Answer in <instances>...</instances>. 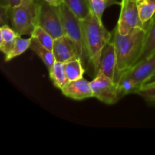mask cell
I'll list each match as a JSON object with an SVG mask.
<instances>
[{
	"mask_svg": "<svg viewBox=\"0 0 155 155\" xmlns=\"http://www.w3.org/2000/svg\"><path fill=\"white\" fill-rule=\"evenodd\" d=\"M146 28L133 29L126 35L118 32L115 27L110 40L115 46L117 54V71L114 82L117 83L123 73L128 71L138 62L143 47Z\"/></svg>",
	"mask_w": 155,
	"mask_h": 155,
	"instance_id": "cell-1",
	"label": "cell"
},
{
	"mask_svg": "<svg viewBox=\"0 0 155 155\" xmlns=\"http://www.w3.org/2000/svg\"><path fill=\"white\" fill-rule=\"evenodd\" d=\"M81 24L92 68L96 75L101 51L104 45L111 39L112 32H109L102 21H99L92 12L86 19L81 20Z\"/></svg>",
	"mask_w": 155,
	"mask_h": 155,
	"instance_id": "cell-2",
	"label": "cell"
},
{
	"mask_svg": "<svg viewBox=\"0 0 155 155\" xmlns=\"http://www.w3.org/2000/svg\"><path fill=\"white\" fill-rule=\"evenodd\" d=\"M39 0H21L14 7L9 8V22L12 28L19 36H32L38 26Z\"/></svg>",
	"mask_w": 155,
	"mask_h": 155,
	"instance_id": "cell-3",
	"label": "cell"
},
{
	"mask_svg": "<svg viewBox=\"0 0 155 155\" xmlns=\"http://www.w3.org/2000/svg\"><path fill=\"white\" fill-rule=\"evenodd\" d=\"M60 11L65 35L74 42L79 58L81 60L86 71H89L92 67V64L85 42L81 20L79 19L64 3L60 5Z\"/></svg>",
	"mask_w": 155,
	"mask_h": 155,
	"instance_id": "cell-4",
	"label": "cell"
},
{
	"mask_svg": "<svg viewBox=\"0 0 155 155\" xmlns=\"http://www.w3.org/2000/svg\"><path fill=\"white\" fill-rule=\"evenodd\" d=\"M38 26L43 28L55 39L65 35L61 16L60 6H52L44 0H39Z\"/></svg>",
	"mask_w": 155,
	"mask_h": 155,
	"instance_id": "cell-5",
	"label": "cell"
},
{
	"mask_svg": "<svg viewBox=\"0 0 155 155\" xmlns=\"http://www.w3.org/2000/svg\"><path fill=\"white\" fill-rule=\"evenodd\" d=\"M93 97L107 104L117 102L122 97L118 90L117 83L103 74H97L90 82Z\"/></svg>",
	"mask_w": 155,
	"mask_h": 155,
	"instance_id": "cell-6",
	"label": "cell"
},
{
	"mask_svg": "<svg viewBox=\"0 0 155 155\" xmlns=\"http://www.w3.org/2000/svg\"><path fill=\"white\" fill-rule=\"evenodd\" d=\"M116 27L118 32L122 35L127 34L137 27L146 28V25L142 22L139 18L137 2L135 0L121 1L120 13Z\"/></svg>",
	"mask_w": 155,
	"mask_h": 155,
	"instance_id": "cell-7",
	"label": "cell"
},
{
	"mask_svg": "<svg viewBox=\"0 0 155 155\" xmlns=\"http://www.w3.org/2000/svg\"><path fill=\"white\" fill-rule=\"evenodd\" d=\"M117 71V54L115 46L112 41L104 45L101 56L97 74H103L114 81Z\"/></svg>",
	"mask_w": 155,
	"mask_h": 155,
	"instance_id": "cell-8",
	"label": "cell"
},
{
	"mask_svg": "<svg viewBox=\"0 0 155 155\" xmlns=\"http://www.w3.org/2000/svg\"><path fill=\"white\" fill-rule=\"evenodd\" d=\"M52 52L56 61L64 64L73 59L79 58L75 45L67 35L54 39Z\"/></svg>",
	"mask_w": 155,
	"mask_h": 155,
	"instance_id": "cell-9",
	"label": "cell"
},
{
	"mask_svg": "<svg viewBox=\"0 0 155 155\" xmlns=\"http://www.w3.org/2000/svg\"><path fill=\"white\" fill-rule=\"evenodd\" d=\"M154 73L155 54L139 61L128 71L123 73L122 75H126L133 78L143 86L144 83Z\"/></svg>",
	"mask_w": 155,
	"mask_h": 155,
	"instance_id": "cell-10",
	"label": "cell"
},
{
	"mask_svg": "<svg viewBox=\"0 0 155 155\" xmlns=\"http://www.w3.org/2000/svg\"><path fill=\"white\" fill-rule=\"evenodd\" d=\"M64 96L74 100H84L93 97L90 82L84 78L69 81L61 89Z\"/></svg>",
	"mask_w": 155,
	"mask_h": 155,
	"instance_id": "cell-11",
	"label": "cell"
},
{
	"mask_svg": "<svg viewBox=\"0 0 155 155\" xmlns=\"http://www.w3.org/2000/svg\"><path fill=\"white\" fill-rule=\"evenodd\" d=\"M155 54V21H150L146 24V33L143 47L138 62ZM137 62V63H138ZM136 63V64H137Z\"/></svg>",
	"mask_w": 155,
	"mask_h": 155,
	"instance_id": "cell-12",
	"label": "cell"
},
{
	"mask_svg": "<svg viewBox=\"0 0 155 155\" xmlns=\"http://www.w3.org/2000/svg\"><path fill=\"white\" fill-rule=\"evenodd\" d=\"M0 33H1L0 49L2 52L5 55L12 49L16 42L17 38L20 36L8 24L1 26Z\"/></svg>",
	"mask_w": 155,
	"mask_h": 155,
	"instance_id": "cell-13",
	"label": "cell"
},
{
	"mask_svg": "<svg viewBox=\"0 0 155 155\" xmlns=\"http://www.w3.org/2000/svg\"><path fill=\"white\" fill-rule=\"evenodd\" d=\"M63 3L79 18L84 20L91 14L89 0H62Z\"/></svg>",
	"mask_w": 155,
	"mask_h": 155,
	"instance_id": "cell-14",
	"label": "cell"
},
{
	"mask_svg": "<svg viewBox=\"0 0 155 155\" xmlns=\"http://www.w3.org/2000/svg\"><path fill=\"white\" fill-rule=\"evenodd\" d=\"M31 44H30V49L33 50L38 56L41 58L44 64L46 66L48 70L51 69V67L55 62V58H54V54L52 51L45 48L43 45H41L35 38L32 37Z\"/></svg>",
	"mask_w": 155,
	"mask_h": 155,
	"instance_id": "cell-15",
	"label": "cell"
},
{
	"mask_svg": "<svg viewBox=\"0 0 155 155\" xmlns=\"http://www.w3.org/2000/svg\"><path fill=\"white\" fill-rule=\"evenodd\" d=\"M48 71L53 85L58 89H61L69 82L65 74L64 63L55 61L53 66L51 69L48 70Z\"/></svg>",
	"mask_w": 155,
	"mask_h": 155,
	"instance_id": "cell-16",
	"label": "cell"
},
{
	"mask_svg": "<svg viewBox=\"0 0 155 155\" xmlns=\"http://www.w3.org/2000/svg\"><path fill=\"white\" fill-rule=\"evenodd\" d=\"M65 74L68 81H74L83 78L85 73L84 67L80 58L73 59L64 64Z\"/></svg>",
	"mask_w": 155,
	"mask_h": 155,
	"instance_id": "cell-17",
	"label": "cell"
},
{
	"mask_svg": "<svg viewBox=\"0 0 155 155\" xmlns=\"http://www.w3.org/2000/svg\"><path fill=\"white\" fill-rule=\"evenodd\" d=\"M117 86L121 97L129 94H138L142 87V85L139 84L137 81L126 75L120 76L119 81L117 82Z\"/></svg>",
	"mask_w": 155,
	"mask_h": 155,
	"instance_id": "cell-18",
	"label": "cell"
},
{
	"mask_svg": "<svg viewBox=\"0 0 155 155\" xmlns=\"http://www.w3.org/2000/svg\"><path fill=\"white\" fill-rule=\"evenodd\" d=\"M137 7L140 20L146 25L155 15V0L137 2Z\"/></svg>",
	"mask_w": 155,
	"mask_h": 155,
	"instance_id": "cell-19",
	"label": "cell"
},
{
	"mask_svg": "<svg viewBox=\"0 0 155 155\" xmlns=\"http://www.w3.org/2000/svg\"><path fill=\"white\" fill-rule=\"evenodd\" d=\"M89 2L91 12L101 21H102L103 14L106 8L114 5L120 6L121 5V2L117 0H89Z\"/></svg>",
	"mask_w": 155,
	"mask_h": 155,
	"instance_id": "cell-20",
	"label": "cell"
},
{
	"mask_svg": "<svg viewBox=\"0 0 155 155\" xmlns=\"http://www.w3.org/2000/svg\"><path fill=\"white\" fill-rule=\"evenodd\" d=\"M31 41V36L29 39H23V38L21 37V36H18L17 38L16 42H15V45L12 48V49L7 54L5 55V61H9L12 59L17 57V56H19L21 54H23L24 51H26L30 48Z\"/></svg>",
	"mask_w": 155,
	"mask_h": 155,
	"instance_id": "cell-21",
	"label": "cell"
},
{
	"mask_svg": "<svg viewBox=\"0 0 155 155\" xmlns=\"http://www.w3.org/2000/svg\"><path fill=\"white\" fill-rule=\"evenodd\" d=\"M32 37L35 38L39 43L43 45L45 48L52 51L53 44L54 40L52 36L49 34L47 31H45L43 28H42L39 26H37L35 29L34 32L32 34Z\"/></svg>",
	"mask_w": 155,
	"mask_h": 155,
	"instance_id": "cell-22",
	"label": "cell"
},
{
	"mask_svg": "<svg viewBox=\"0 0 155 155\" xmlns=\"http://www.w3.org/2000/svg\"><path fill=\"white\" fill-rule=\"evenodd\" d=\"M138 94L147 102L155 104V83L143 86Z\"/></svg>",
	"mask_w": 155,
	"mask_h": 155,
	"instance_id": "cell-23",
	"label": "cell"
},
{
	"mask_svg": "<svg viewBox=\"0 0 155 155\" xmlns=\"http://www.w3.org/2000/svg\"><path fill=\"white\" fill-rule=\"evenodd\" d=\"M1 7V23L2 26L8 24L9 22V8L5 6H0Z\"/></svg>",
	"mask_w": 155,
	"mask_h": 155,
	"instance_id": "cell-24",
	"label": "cell"
},
{
	"mask_svg": "<svg viewBox=\"0 0 155 155\" xmlns=\"http://www.w3.org/2000/svg\"><path fill=\"white\" fill-rule=\"evenodd\" d=\"M21 2V0H0V6L12 8L17 5Z\"/></svg>",
	"mask_w": 155,
	"mask_h": 155,
	"instance_id": "cell-25",
	"label": "cell"
},
{
	"mask_svg": "<svg viewBox=\"0 0 155 155\" xmlns=\"http://www.w3.org/2000/svg\"><path fill=\"white\" fill-rule=\"evenodd\" d=\"M44 1L52 6H60L61 5L63 4L62 0H44Z\"/></svg>",
	"mask_w": 155,
	"mask_h": 155,
	"instance_id": "cell-26",
	"label": "cell"
},
{
	"mask_svg": "<svg viewBox=\"0 0 155 155\" xmlns=\"http://www.w3.org/2000/svg\"><path fill=\"white\" fill-rule=\"evenodd\" d=\"M152 83H155V73L154 74L151 76L144 83L143 86H145V85H149V84H152Z\"/></svg>",
	"mask_w": 155,
	"mask_h": 155,
	"instance_id": "cell-27",
	"label": "cell"
},
{
	"mask_svg": "<svg viewBox=\"0 0 155 155\" xmlns=\"http://www.w3.org/2000/svg\"><path fill=\"white\" fill-rule=\"evenodd\" d=\"M151 21H155V15H154V17H153L152 19H151Z\"/></svg>",
	"mask_w": 155,
	"mask_h": 155,
	"instance_id": "cell-28",
	"label": "cell"
},
{
	"mask_svg": "<svg viewBox=\"0 0 155 155\" xmlns=\"http://www.w3.org/2000/svg\"><path fill=\"white\" fill-rule=\"evenodd\" d=\"M136 2H139V1H142V0H136Z\"/></svg>",
	"mask_w": 155,
	"mask_h": 155,
	"instance_id": "cell-29",
	"label": "cell"
},
{
	"mask_svg": "<svg viewBox=\"0 0 155 155\" xmlns=\"http://www.w3.org/2000/svg\"><path fill=\"white\" fill-rule=\"evenodd\" d=\"M121 1H124V0H121Z\"/></svg>",
	"mask_w": 155,
	"mask_h": 155,
	"instance_id": "cell-30",
	"label": "cell"
},
{
	"mask_svg": "<svg viewBox=\"0 0 155 155\" xmlns=\"http://www.w3.org/2000/svg\"><path fill=\"white\" fill-rule=\"evenodd\" d=\"M135 1H136V0H135Z\"/></svg>",
	"mask_w": 155,
	"mask_h": 155,
	"instance_id": "cell-31",
	"label": "cell"
}]
</instances>
